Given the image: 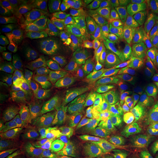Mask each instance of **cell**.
Here are the masks:
<instances>
[{
    "instance_id": "cell-1",
    "label": "cell",
    "mask_w": 158,
    "mask_h": 158,
    "mask_svg": "<svg viewBox=\"0 0 158 158\" xmlns=\"http://www.w3.org/2000/svg\"><path fill=\"white\" fill-rule=\"evenodd\" d=\"M118 30L92 21H83L59 37L62 43L60 62L64 66L89 52L106 39L118 37Z\"/></svg>"
},
{
    "instance_id": "cell-2",
    "label": "cell",
    "mask_w": 158,
    "mask_h": 158,
    "mask_svg": "<svg viewBox=\"0 0 158 158\" xmlns=\"http://www.w3.org/2000/svg\"><path fill=\"white\" fill-rule=\"evenodd\" d=\"M147 122V113L141 102L137 98L127 96L105 131L116 137L131 138L141 133Z\"/></svg>"
},
{
    "instance_id": "cell-3",
    "label": "cell",
    "mask_w": 158,
    "mask_h": 158,
    "mask_svg": "<svg viewBox=\"0 0 158 158\" xmlns=\"http://www.w3.org/2000/svg\"><path fill=\"white\" fill-rule=\"evenodd\" d=\"M70 5L69 2H65L42 21L38 38L41 42L50 45L55 37H60L83 22L78 7H72Z\"/></svg>"
},
{
    "instance_id": "cell-4",
    "label": "cell",
    "mask_w": 158,
    "mask_h": 158,
    "mask_svg": "<svg viewBox=\"0 0 158 158\" xmlns=\"http://www.w3.org/2000/svg\"><path fill=\"white\" fill-rule=\"evenodd\" d=\"M18 84L24 89L33 103L42 112L50 110L58 99V78L51 72L34 75Z\"/></svg>"
},
{
    "instance_id": "cell-5",
    "label": "cell",
    "mask_w": 158,
    "mask_h": 158,
    "mask_svg": "<svg viewBox=\"0 0 158 158\" xmlns=\"http://www.w3.org/2000/svg\"><path fill=\"white\" fill-rule=\"evenodd\" d=\"M59 130L62 141L70 152L85 151L91 147L96 139L94 130L74 116L64 118Z\"/></svg>"
},
{
    "instance_id": "cell-6",
    "label": "cell",
    "mask_w": 158,
    "mask_h": 158,
    "mask_svg": "<svg viewBox=\"0 0 158 158\" xmlns=\"http://www.w3.org/2000/svg\"><path fill=\"white\" fill-rule=\"evenodd\" d=\"M116 59L118 69L111 78L119 87L124 90H143L148 87V75L122 46H120Z\"/></svg>"
},
{
    "instance_id": "cell-7",
    "label": "cell",
    "mask_w": 158,
    "mask_h": 158,
    "mask_svg": "<svg viewBox=\"0 0 158 158\" xmlns=\"http://www.w3.org/2000/svg\"><path fill=\"white\" fill-rule=\"evenodd\" d=\"M118 2L114 0H89L80 3L78 9L83 21H92L108 28L117 29L119 27Z\"/></svg>"
},
{
    "instance_id": "cell-8",
    "label": "cell",
    "mask_w": 158,
    "mask_h": 158,
    "mask_svg": "<svg viewBox=\"0 0 158 158\" xmlns=\"http://www.w3.org/2000/svg\"><path fill=\"white\" fill-rule=\"evenodd\" d=\"M154 2L152 0H124L120 5V17L124 30L135 32L150 28L149 21Z\"/></svg>"
},
{
    "instance_id": "cell-9",
    "label": "cell",
    "mask_w": 158,
    "mask_h": 158,
    "mask_svg": "<svg viewBox=\"0 0 158 158\" xmlns=\"http://www.w3.org/2000/svg\"><path fill=\"white\" fill-rule=\"evenodd\" d=\"M119 89V86L111 76L104 78L70 80L67 81L64 87L65 93L80 98L116 94Z\"/></svg>"
},
{
    "instance_id": "cell-10",
    "label": "cell",
    "mask_w": 158,
    "mask_h": 158,
    "mask_svg": "<svg viewBox=\"0 0 158 158\" xmlns=\"http://www.w3.org/2000/svg\"><path fill=\"white\" fill-rule=\"evenodd\" d=\"M119 48L114 39H106L78 59L89 62L100 72L111 76L118 69L116 58Z\"/></svg>"
},
{
    "instance_id": "cell-11",
    "label": "cell",
    "mask_w": 158,
    "mask_h": 158,
    "mask_svg": "<svg viewBox=\"0 0 158 158\" xmlns=\"http://www.w3.org/2000/svg\"><path fill=\"white\" fill-rule=\"evenodd\" d=\"M46 56L44 45L37 40L13 42L2 40L0 43V58L4 60L18 61L21 59H40Z\"/></svg>"
},
{
    "instance_id": "cell-12",
    "label": "cell",
    "mask_w": 158,
    "mask_h": 158,
    "mask_svg": "<svg viewBox=\"0 0 158 158\" xmlns=\"http://www.w3.org/2000/svg\"><path fill=\"white\" fill-rule=\"evenodd\" d=\"M52 70L50 64L40 59H21L5 63L2 66V76L12 82H23L34 75L48 73Z\"/></svg>"
},
{
    "instance_id": "cell-13",
    "label": "cell",
    "mask_w": 158,
    "mask_h": 158,
    "mask_svg": "<svg viewBox=\"0 0 158 158\" xmlns=\"http://www.w3.org/2000/svg\"><path fill=\"white\" fill-rule=\"evenodd\" d=\"M0 12L22 24L28 29L31 36L38 39L40 36V27L28 10L19 0L1 1Z\"/></svg>"
},
{
    "instance_id": "cell-14",
    "label": "cell",
    "mask_w": 158,
    "mask_h": 158,
    "mask_svg": "<svg viewBox=\"0 0 158 158\" xmlns=\"http://www.w3.org/2000/svg\"><path fill=\"white\" fill-rule=\"evenodd\" d=\"M14 87L23 100V108L20 115L19 122L33 132H38L43 127V114L42 110L37 108L31 100L28 94L22 86L18 83L14 84Z\"/></svg>"
},
{
    "instance_id": "cell-15",
    "label": "cell",
    "mask_w": 158,
    "mask_h": 158,
    "mask_svg": "<svg viewBox=\"0 0 158 158\" xmlns=\"http://www.w3.org/2000/svg\"><path fill=\"white\" fill-rule=\"evenodd\" d=\"M128 54L142 68L148 76L156 77L158 75V59L149 48L132 42L127 47Z\"/></svg>"
},
{
    "instance_id": "cell-16",
    "label": "cell",
    "mask_w": 158,
    "mask_h": 158,
    "mask_svg": "<svg viewBox=\"0 0 158 158\" xmlns=\"http://www.w3.org/2000/svg\"><path fill=\"white\" fill-rule=\"evenodd\" d=\"M64 78L66 80L74 79H97L110 77L108 74L100 72L87 62L79 59L65 64L62 70Z\"/></svg>"
},
{
    "instance_id": "cell-17",
    "label": "cell",
    "mask_w": 158,
    "mask_h": 158,
    "mask_svg": "<svg viewBox=\"0 0 158 158\" xmlns=\"http://www.w3.org/2000/svg\"><path fill=\"white\" fill-rule=\"evenodd\" d=\"M0 34L6 41L23 42L30 40L31 35L22 24L0 12Z\"/></svg>"
},
{
    "instance_id": "cell-18",
    "label": "cell",
    "mask_w": 158,
    "mask_h": 158,
    "mask_svg": "<svg viewBox=\"0 0 158 158\" xmlns=\"http://www.w3.org/2000/svg\"><path fill=\"white\" fill-rule=\"evenodd\" d=\"M36 20L39 27L42 21L66 1L57 0H19Z\"/></svg>"
},
{
    "instance_id": "cell-19",
    "label": "cell",
    "mask_w": 158,
    "mask_h": 158,
    "mask_svg": "<svg viewBox=\"0 0 158 158\" xmlns=\"http://www.w3.org/2000/svg\"><path fill=\"white\" fill-rule=\"evenodd\" d=\"M127 96L119 95L108 98L99 106L97 117L100 125L104 130L111 122L119 108L123 105Z\"/></svg>"
},
{
    "instance_id": "cell-20",
    "label": "cell",
    "mask_w": 158,
    "mask_h": 158,
    "mask_svg": "<svg viewBox=\"0 0 158 158\" xmlns=\"http://www.w3.org/2000/svg\"><path fill=\"white\" fill-rule=\"evenodd\" d=\"M114 148L108 138H102L95 145L70 158H116Z\"/></svg>"
},
{
    "instance_id": "cell-21",
    "label": "cell",
    "mask_w": 158,
    "mask_h": 158,
    "mask_svg": "<svg viewBox=\"0 0 158 158\" xmlns=\"http://www.w3.org/2000/svg\"><path fill=\"white\" fill-rule=\"evenodd\" d=\"M23 108L21 96L14 91L2 87L0 90V110L3 113L13 115Z\"/></svg>"
},
{
    "instance_id": "cell-22",
    "label": "cell",
    "mask_w": 158,
    "mask_h": 158,
    "mask_svg": "<svg viewBox=\"0 0 158 158\" xmlns=\"http://www.w3.org/2000/svg\"><path fill=\"white\" fill-rule=\"evenodd\" d=\"M6 143L19 153H27L29 150V134L19 129H10L5 132Z\"/></svg>"
},
{
    "instance_id": "cell-23",
    "label": "cell",
    "mask_w": 158,
    "mask_h": 158,
    "mask_svg": "<svg viewBox=\"0 0 158 158\" xmlns=\"http://www.w3.org/2000/svg\"><path fill=\"white\" fill-rule=\"evenodd\" d=\"M31 158H56V156L50 142L40 135L32 139Z\"/></svg>"
},
{
    "instance_id": "cell-24",
    "label": "cell",
    "mask_w": 158,
    "mask_h": 158,
    "mask_svg": "<svg viewBox=\"0 0 158 158\" xmlns=\"http://www.w3.org/2000/svg\"><path fill=\"white\" fill-rule=\"evenodd\" d=\"M130 148L144 158H158V141L152 139H138L130 142Z\"/></svg>"
},
{
    "instance_id": "cell-25",
    "label": "cell",
    "mask_w": 158,
    "mask_h": 158,
    "mask_svg": "<svg viewBox=\"0 0 158 158\" xmlns=\"http://www.w3.org/2000/svg\"><path fill=\"white\" fill-rule=\"evenodd\" d=\"M133 42L149 48H158V29L147 28L133 32Z\"/></svg>"
},
{
    "instance_id": "cell-26",
    "label": "cell",
    "mask_w": 158,
    "mask_h": 158,
    "mask_svg": "<svg viewBox=\"0 0 158 158\" xmlns=\"http://www.w3.org/2000/svg\"><path fill=\"white\" fill-rule=\"evenodd\" d=\"M15 126V118L13 116L0 115V130L2 132H6L10 127Z\"/></svg>"
},
{
    "instance_id": "cell-27",
    "label": "cell",
    "mask_w": 158,
    "mask_h": 158,
    "mask_svg": "<svg viewBox=\"0 0 158 158\" xmlns=\"http://www.w3.org/2000/svg\"><path fill=\"white\" fill-rule=\"evenodd\" d=\"M148 87L152 100L158 104V76L152 77L150 79Z\"/></svg>"
},
{
    "instance_id": "cell-28",
    "label": "cell",
    "mask_w": 158,
    "mask_h": 158,
    "mask_svg": "<svg viewBox=\"0 0 158 158\" xmlns=\"http://www.w3.org/2000/svg\"><path fill=\"white\" fill-rule=\"evenodd\" d=\"M116 158H144L141 155L134 152L130 148L124 147L123 149L117 151L116 153Z\"/></svg>"
},
{
    "instance_id": "cell-29",
    "label": "cell",
    "mask_w": 158,
    "mask_h": 158,
    "mask_svg": "<svg viewBox=\"0 0 158 158\" xmlns=\"http://www.w3.org/2000/svg\"><path fill=\"white\" fill-rule=\"evenodd\" d=\"M150 22L155 29H158V3L156 2L150 14Z\"/></svg>"
},
{
    "instance_id": "cell-30",
    "label": "cell",
    "mask_w": 158,
    "mask_h": 158,
    "mask_svg": "<svg viewBox=\"0 0 158 158\" xmlns=\"http://www.w3.org/2000/svg\"><path fill=\"white\" fill-rule=\"evenodd\" d=\"M2 158H31L29 156L26 155H18V154H10V155H7L4 156Z\"/></svg>"
},
{
    "instance_id": "cell-31",
    "label": "cell",
    "mask_w": 158,
    "mask_h": 158,
    "mask_svg": "<svg viewBox=\"0 0 158 158\" xmlns=\"http://www.w3.org/2000/svg\"><path fill=\"white\" fill-rule=\"evenodd\" d=\"M149 51L158 59V48H149Z\"/></svg>"
},
{
    "instance_id": "cell-32",
    "label": "cell",
    "mask_w": 158,
    "mask_h": 158,
    "mask_svg": "<svg viewBox=\"0 0 158 158\" xmlns=\"http://www.w3.org/2000/svg\"><path fill=\"white\" fill-rule=\"evenodd\" d=\"M157 3H158V1H157Z\"/></svg>"
}]
</instances>
